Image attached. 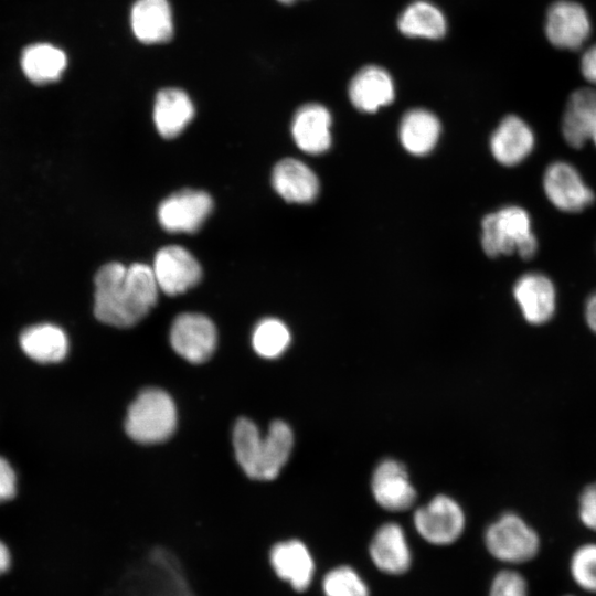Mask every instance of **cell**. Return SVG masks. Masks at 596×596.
Instances as JSON below:
<instances>
[{"mask_svg":"<svg viewBox=\"0 0 596 596\" xmlns=\"http://www.w3.org/2000/svg\"><path fill=\"white\" fill-rule=\"evenodd\" d=\"M158 292L151 266L107 263L95 275V317L109 326L132 327L156 305Z\"/></svg>","mask_w":596,"mask_h":596,"instance_id":"1","label":"cell"},{"mask_svg":"<svg viewBox=\"0 0 596 596\" xmlns=\"http://www.w3.org/2000/svg\"><path fill=\"white\" fill-rule=\"evenodd\" d=\"M236 460L245 475L254 480L269 481L278 477L294 447V433L280 419L270 423L262 436L255 423L242 417L233 429Z\"/></svg>","mask_w":596,"mask_h":596,"instance_id":"2","label":"cell"},{"mask_svg":"<svg viewBox=\"0 0 596 596\" xmlns=\"http://www.w3.org/2000/svg\"><path fill=\"white\" fill-rule=\"evenodd\" d=\"M116 596H194L181 565L163 549H156L121 578Z\"/></svg>","mask_w":596,"mask_h":596,"instance_id":"3","label":"cell"},{"mask_svg":"<svg viewBox=\"0 0 596 596\" xmlns=\"http://www.w3.org/2000/svg\"><path fill=\"white\" fill-rule=\"evenodd\" d=\"M481 227V245L489 257L518 253L528 260L538 251L530 214L521 206L509 205L487 214Z\"/></svg>","mask_w":596,"mask_h":596,"instance_id":"4","label":"cell"},{"mask_svg":"<svg viewBox=\"0 0 596 596\" xmlns=\"http://www.w3.org/2000/svg\"><path fill=\"white\" fill-rule=\"evenodd\" d=\"M177 427V409L171 396L163 390L149 387L141 391L130 404L126 434L140 444H157L169 439Z\"/></svg>","mask_w":596,"mask_h":596,"instance_id":"5","label":"cell"},{"mask_svg":"<svg viewBox=\"0 0 596 596\" xmlns=\"http://www.w3.org/2000/svg\"><path fill=\"white\" fill-rule=\"evenodd\" d=\"M485 546L496 560L518 565L532 561L541 549L538 532L519 514L507 512L485 531Z\"/></svg>","mask_w":596,"mask_h":596,"instance_id":"6","label":"cell"},{"mask_svg":"<svg viewBox=\"0 0 596 596\" xmlns=\"http://www.w3.org/2000/svg\"><path fill=\"white\" fill-rule=\"evenodd\" d=\"M416 532L433 545H449L462 534L466 517L460 504L449 496L437 494L413 515Z\"/></svg>","mask_w":596,"mask_h":596,"instance_id":"7","label":"cell"},{"mask_svg":"<svg viewBox=\"0 0 596 596\" xmlns=\"http://www.w3.org/2000/svg\"><path fill=\"white\" fill-rule=\"evenodd\" d=\"M544 33L560 50L582 49L592 33V21L586 8L575 0H556L545 13Z\"/></svg>","mask_w":596,"mask_h":596,"instance_id":"8","label":"cell"},{"mask_svg":"<svg viewBox=\"0 0 596 596\" xmlns=\"http://www.w3.org/2000/svg\"><path fill=\"white\" fill-rule=\"evenodd\" d=\"M170 344L174 352L191 363H203L214 353L217 332L212 320L201 313L179 315L170 329Z\"/></svg>","mask_w":596,"mask_h":596,"instance_id":"9","label":"cell"},{"mask_svg":"<svg viewBox=\"0 0 596 596\" xmlns=\"http://www.w3.org/2000/svg\"><path fill=\"white\" fill-rule=\"evenodd\" d=\"M547 200L560 211L578 213L593 204L595 195L579 171L566 161H554L543 174Z\"/></svg>","mask_w":596,"mask_h":596,"instance_id":"10","label":"cell"},{"mask_svg":"<svg viewBox=\"0 0 596 596\" xmlns=\"http://www.w3.org/2000/svg\"><path fill=\"white\" fill-rule=\"evenodd\" d=\"M213 209L209 193L201 190L184 189L166 198L158 207V221L172 233L196 232Z\"/></svg>","mask_w":596,"mask_h":596,"instance_id":"11","label":"cell"},{"mask_svg":"<svg viewBox=\"0 0 596 596\" xmlns=\"http://www.w3.org/2000/svg\"><path fill=\"white\" fill-rule=\"evenodd\" d=\"M151 268L159 290L169 296L185 292L195 286L202 276L200 263L187 248L179 245L160 248Z\"/></svg>","mask_w":596,"mask_h":596,"instance_id":"12","label":"cell"},{"mask_svg":"<svg viewBox=\"0 0 596 596\" xmlns=\"http://www.w3.org/2000/svg\"><path fill=\"white\" fill-rule=\"evenodd\" d=\"M371 492L375 502L391 512L408 510L417 497L405 466L392 458L382 460L373 470Z\"/></svg>","mask_w":596,"mask_h":596,"instance_id":"13","label":"cell"},{"mask_svg":"<svg viewBox=\"0 0 596 596\" xmlns=\"http://www.w3.org/2000/svg\"><path fill=\"white\" fill-rule=\"evenodd\" d=\"M513 296L521 313L530 324L541 326L550 321L556 309V289L544 274L529 272L518 278Z\"/></svg>","mask_w":596,"mask_h":596,"instance_id":"14","label":"cell"},{"mask_svg":"<svg viewBox=\"0 0 596 596\" xmlns=\"http://www.w3.org/2000/svg\"><path fill=\"white\" fill-rule=\"evenodd\" d=\"M562 136L574 149L592 142L596 148V88L575 89L565 105L562 121Z\"/></svg>","mask_w":596,"mask_h":596,"instance_id":"15","label":"cell"},{"mask_svg":"<svg viewBox=\"0 0 596 596\" xmlns=\"http://www.w3.org/2000/svg\"><path fill=\"white\" fill-rule=\"evenodd\" d=\"M535 147V134L518 115L505 116L490 137V150L502 166L514 167L523 162Z\"/></svg>","mask_w":596,"mask_h":596,"instance_id":"16","label":"cell"},{"mask_svg":"<svg viewBox=\"0 0 596 596\" xmlns=\"http://www.w3.org/2000/svg\"><path fill=\"white\" fill-rule=\"evenodd\" d=\"M369 553L373 564L389 575H402L412 564V552L405 532L394 522L384 523L375 531Z\"/></svg>","mask_w":596,"mask_h":596,"instance_id":"17","label":"cell"},{"mask_svg":"<svg viewBox=\"0 0 596 596\" xmlns=\"http://www.w3.org/2000/svg\"><path fill=\"white\" fill-rule=\"evenodd\" d=\"M395 88L392 76L377 65L362 67L349 84V97L352 105L363 113H374L391 104Z\"/></svg>","mask_w":596,"mask_h":596,"instance_id":"18","label":"cell"},{"mask_svg":"<svg viewBox=\"0 0 596 596\" xmlns=\"http://www.w3.org/2000/svg\"><path fill=\"white\" fill-rule=\"evenodd\" d=\"M269 558L277 576L289 583L295 590L304 592L311 584L315 561L301 541L288 540L275 544Z\"/></svg>","mask_w":596,"mask_h":596,"instance_id":"19","label":"cell"},{"mask_svg":"<svg viewBox=\"0 0 596 596\" xmlns=\"http://www.w3.org/2000/svg\"><path fill=\"white\" fill-rule=\"evenodd\" d=\"M331 115L320 104L301 106L291 123V135L296 145L305 152L317 155L331 145Z\"/></svg>","mask_w":596,"mask_h":596,"instance_id":"20","label":"cell"},{"mask_svg":"<svg viewBox=\"0 0 596 596\" xmlns=\"http://www.w3.org/2000/svg\"><path fill=\"white\" fill-rule=\"evenodd\" d=\"M272 183L284 200L292 203L311 202L319 190L316 174L304 162L292 158L283 159L274 167Z\"/></svg>","mask_w":596,"mask_h":596,"instance_id":"21","label":"cell"},{"mask_svg":"<svg viewBox=\"0 0 596 596\" xmlns=\"http://www.w3.org/2000/svg\"><path fill=\"white\" fill-rule=\"evenodd\" d=\"M131 28L142 43L168 42L173 34L172 13L168 0H137L131 9Z\"/></svg>","mask_w":596,"mask_h":596,"instance_id":"22","label":"cell"},{"mask_svg":"<svg viewBox=\"0 0 596 596\" xmlns=\"http://www.w3.org/2000/svg\"><path fill=\"white\" fill-rule=\"evenodd\" d=\"M22 351L39 363L62 361L68 351V340L64 330L52 323H38L28 327L20 334Z\"/></svg>","mask_w":596,"mask_h":596,"instance_id":"23","label":"cell"},{"mask_svg":"<svg viewBox=\"0 0 596 596\" xmlns=\"http://www.w3.org/2000/svg\"><path fill=\"white\" fill-rule=\"evenodd\" d=\"M194 116L190 97L181 89L164 88L156 97L153 120L158 132L163 138L180 135Z\"/></svg>","mask_w":596,"mask_h":596,"instance_id":"24","label":"cell"},{"mask_svg":"<svg viewBox=\"0 0 596 596\" xmlns=\"http://www.w3.org/2000/svg\"><path fill=\"white\" fill-rule=\"evenodd\" d=\"M398 134L403 147L408 152L423 156L435 147L440 134V124L433 113L416 108L403 116Z\"/></svg>","mask_w":596,"mask_h":596,"instance_id":"25","label":"cell"},{"mask_svg":"<svg viewBox=\"0 0 596 596\" xmlns=\"http://www.w3.org/2000/svg\"><path fill=\"white\" fill-rule=\"evenodd\" d=\"M398 30L409 38L438 40L447 31L444 13L433 3L416 0L409 3L397 20Z\"/></svg>","mask_w":596,"mask_h":596,"instance_id":"26","label":"cell"},{"mask_svg":"<svg viewBox=\"0 0 596 596\" xmlns=\"http://www.w3.org/2000/svg\"><path fill=\"white\" fill-rule=\"evenodd\" d=\"M67 64L65 53L47 43H36L24 49L21 66L24 75L35 84L57 81Z\"/></svg>","mask_w":596,"mask_h":596,"instance_id":"27","label":"cell"},{"mask_svg":"<svg viewBox=\"0 0 596 596\" xmlns=\"http://www.w3.org/2000/svg\"><path fill=\"white\" fill-rule=\"evenodd\" d=\"M291 334L288 327L276 318H265L253 331L255 352L264 359H276L289 347Z\"/></svg>","mask_w":596,"mask_h":596,"instance_id":"28","label":"cell"},{"mask_svg":"<svg viewBox=\"0 0 596 596\" xmlns=\"http://www.w3.org/2000/svg\"><path fill=\"white\" fill-rule=\"evenodd\" d=\"M322 589L324 596H370L366 583L348 565L330 570L323 577Z\"/></svg>","mask_w":596,"mask_h":596,"instance_id":"29","label":"cell"},{"mask_svg":"<svg viewBox=\"0 0 596 596\" xmlns=\"http://www.w3.org/2000/svg\"><path fill=\"white\" fill-rule=\"evenodd\" d=\"M568 570L578 588L596 594V543L579 545L570 558Z\"/></svg>","mask_w":596,"mask_h":596,"instance_id":"30","label":"cell"},{"mask_svg":"<svg viewBox=\"0 0 596 596\" xmlns=\"http://www.w3.org/2000/svg\"><path fill=\"white\" fill-rule=\"evenodd\" d=\"M488 596H529L528 581L513 568L501 570L493 576Z\"/></svg>","mask_w":596,"mask_h":596,"instance_id":"31","label":"cell"},{"mask_svg":"<svg viewBox=\"0 0 596 596\" xmlns=\"http://www.w3.org/2000/svg\"><path fill=\"white\" fill-rule=\"evenodd\" d=\"M578 515L587 529L596 532V481L586 486L582 491Z\"/></svg>","mask_w":596,"mask_h":596,"instance_id":"32","label":"cell"},{"mask_svg":"<svg viewBox=\"0 0 596 596\" xmlns=\"http://www.w3.org/2000/svg\"><path fill=\"white\" fill-rule=\"evenodd\" d=\"M15 492V472L8 460L0 456V503L11 500Z\"/></svg>","mask_w":596,"mask_h":596,"instance_id":"33","label":"cell"},{"mask_svg":"<svg viewBox=\"0 0 596 596\" xmlns=\"http://www.w3.org/2000/svg\"><path fill=\"white\" fill-rule=\"evenodd\" d=\"M579 70L585 81L596 86V43L584 50L581 56Z\"/></svg>","mask_w":596,"mask_h":596,"instance_id":"34","label":"cell"},{"mask_svg":"<svg viewBox=\"0 0 596 596\" xmlns=\"http://www.w3.org/2000/svg\"><path fill=\"white\" fill-rule=\"evenodd\" d=\"M585 320L588 328L596 333V291L586 301Z\"/></svg>","mask_w":596,"mask_h":596,"instance_id":"35","label":"cell"},{"mask_svg":"<svg viewBox=\"0 0 596 596\" xmlns=\"http://www.w3.org/2000/svg\"><path fill=\"white\" fill-rule=\"evenodd\" d=\"M10 553L8 547L0 541V574L4 573L10 566Z\"/></svg>","mask_w":596,"mask_h":596,"instance_id":"36","label":"cell"},{"mask_svg":"<svg viewBox=\"0 0 596 596\" xmlns=\"http://www.w3.org/2000/svg\"><path fill=\"white\" fill-rule=\"evenodd\" d=\"M278 1L288 4V3L295 2L296 0H278Z\"/></svg>","mask_w":596,"mask_h":596,"instance_id":"37","label":"cell"},{"mask_svg":"<svg viewBox=\"0 0 596 596\" xmlns=\"http://www.w3.org/2000/svg\"><path fill=\"white\" fill-rule=\"evenodd\" d=\"M565 596H575V595H565Z\"/></svg>","mask_w":596,"mask_h":596,"instance_id":"38","label":"cell"}]
</instances>
